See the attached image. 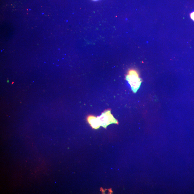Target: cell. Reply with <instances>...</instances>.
Instances as JSON below:
<instances>
[{
    "mask_svg": "<svg viewBox=\"0 0 194 194\" xmlns=\"http://www.w3.org/2000/svg\"><path fill=\"white\" fill-rule=\"evenodd\" d=\"M126 79L130 84L133 92L136 93L141 84V79L137 71L134 69L129 70L126 76Z\"/></svg>",
    "mask_w": 194,
    "mask_h": 194,
    "instance_id": "1",
    "label": "cell"
},
{
    "mask_svg": "<svg viewBox=\"0 0 194 194\" xmlns=\"http://www.w3.org/2000/svg\"><path fill=\"white\" fill-rule=\"evenodd\" d=\"M100 126L106 128L109 124H118L117 120L111 114V111L108 110L102 113V114L97 118Z\"/></svg>",
    "mask_w": 194,
    "mask_h": 194,
    "instance_id": "2",
    "label": "cell"
},
{
    "mask_svg": "<svg viewBox=\"0 0 194 194\" xmlns=\"http://www.w3.org/2000/svg\"><path fill=\"white\" fill-rule=\"evenodd\" d=\"M88 120L89 123L93 128L97 129L100 127V126L97 118L90 116L88 117Z\"/></svg>",
    "mask_w": 194,
    "mask_h": 194,
    "instance_id": "3",
    "label": "cell"
},
{
    "mask_svg": "<svg viewBox=\"0 0 194 194\" xmlns=\"http://www.w3.org/2000/svg\"><path fill=\"white\" fill-rule=\"evenodd\" d=\"M190 17L191 19L194 21V11L191 13Z\"/></svg>",
    "mask_w": 194,
    "mask_h": 194,
    "instance_id": "4",
    "label": "cell"
},
{
    "mask_svg": "<svg viewBox=\"0 0 194 194\" xmlns=\"http://www.w3.org/2000/svg\"><path fill=\"white\" fill-rule=\"evenodd\" d=\"M93 1H97V0H93Z\"/></svg>",
    "mask_w": 194,
    "mask_h": 194,
    "instance_id": "5",
    "label": "cell"
}]
</instances>
